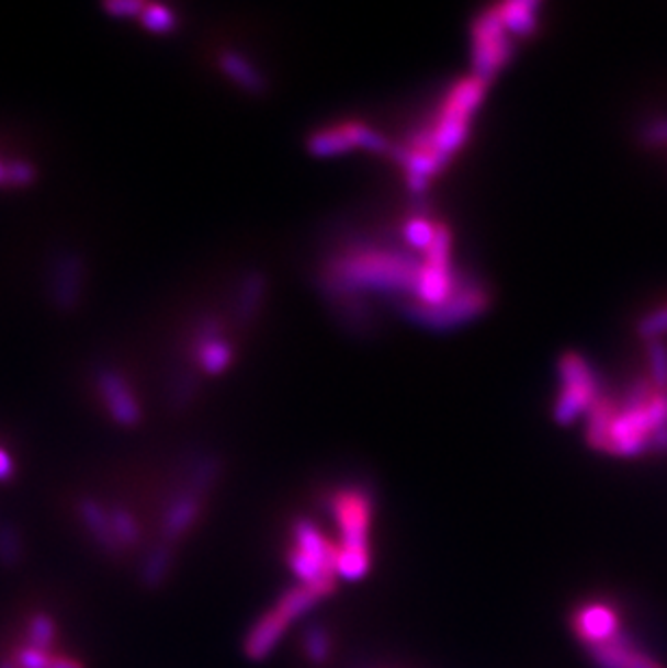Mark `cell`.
<instances>
[{
  "mask_svg": "<svg viewBox=\"0 0 667 668\" xmlns=\"http://www.w3.org/2000/svg\"><path fill=\"white\" fill-rule=\"evenodd\" d=\"M486 89L488 82L477 76L460 80L442 100L436 122L415 137L408 148L395 151L415 189H420L427 178L438 173L462 148L471 131V117L482 104Z\"/></svg>",
  "mask_w": 667,
  "mask_h": 668,
  "instance_id": "6da1fadb",
  "label": "cell"
},
{
  "mask_svg": "<svg viewBox=\"0 0 667 668\" xmlns=\"http://www.w3.org/2000/svg\"><path fill=\"white\" fill-rule=\"evenodd\" d=\"M332 513L340 530L336 574L347 580H360L371 567V500L362 489H340L332 498Z\"/></svg>",
  "mask_w": 667,
  "mask_h": 668,
  "instance_id": "7a4b0ae2",
  "label": "cell"
},
{
  "mask_svg": "<svg viewBox=\"0 0 667 668\" xmlns=\"http://www.w3.org/2000/svg\"><path fill=\"white\" fill-rule=\"evenodd\" d=\"M289 563L302 582H328L338 576V545L313 521L299 520L293 525V545Z\"/></svg>",
  "mask_w": 667,
  "mask_h": 668,
  "instance_id": "3957f363",
  "label": "cell"
},
{
  "mask_svg": "<svg viewBox=\"0 0 667 668\" xmlns=\"http://www.w3.org/2000/svg\"><path fill=\"white\" fill-rule=\"evenodd\" d=\"M559 394H557V403L553 409L555 422L557 424H573L577 422L581 416H587L589 409L598 403L600 398V387H598V378L596 372L587 364V360L577 355V353H568L562 358L559 366Z\"/></svg>",
  "mask_w": 667,
  "mask_h": 668,
  "instance_id": "277c9868",
  "label": "cell"
},
{
  "mask_svg": "<svg viewBox=\"0 0 667 668\" xmlns=\"http://www.w3.org/2000/svg\"><path fill=\"white\" fill-rule=\"evenodd\" d=\"M513 37L507 33L502 22L493 9H488L484 15L475 18L473 22V76L482 80H490L493 76L500 72L511 53H513Z\"/></svg>",
  "mask_w": 667,
  "mask_h": 668,
  "instance_id": "5b68a950",
  "label": "cell"
},
{
  "mask_svg": "<svg viewBox=\"0 0 667 668\" xmlns=\"http://www.w3.org/2000/svg\"><path fill=\"white\" fill-rule=\"evenodd\" d=\"M83 256L77 251H59L48 271V295L59 312H75L81 303L84 288Z\"/></svg>",
  "mask_w": 667,
  "mask_h": 668,
  "instance_id": "8992f818",
  "label": "cell"
},
{
  "mask_svg": "<svg viewBox=\"0 0 667 668\" xmlns=\"http://www.w3.org/2000/svg\"><path fill=\"white\" fill-rule=\"evenodd\" d=\"M95 387L100 394V400L111 416V420L124 429H133L142 422V405L131 389L128 381L120 372L104 369L95 374Z\"/></svg>",
  "mask_w": 667,
  "mask_h": 668,
  "instance_id": "52a82bcc",
  "label": "cell"
},
{
  "mask_svg": "<svg viewBox=\"0 0 667 668\" xmlns=\"http://www.w3.org/2000/svg\"><path fill=\"white\" fill-rule=\"evenodd\" d=\"M373 149V151H386L388 144L384 137L373 133L369 126L351 122V124H340L332 128H324L310 137V149L317 156H330L340 154L347 149L358 148Z\"/></svg>",
  "mask_w": 667,
  "mask_h": 668,
  "instance_id": "ba28073f",
  "label": "cell"
},
{
  "mask_svg": "<svg viewBox=\"0 0 667 668\" xmlns=\"http://www.w3.org/2000/svg\"><path fill=\"white\" fill-rule=\"evenodd\" d=\"M573 630L587 647L602 645L622 632L615 608L604 601H589L579 605L573 614Z\"/></svg>",
  "mask_w": 667,
  "mask_h": 668,
  "instance_id": "9c48e42d",
  "label": "cell"
},
{
  "mask_svg": "<svg viewBox=\"0 0 667 668\" xmlns=\"http://www.w3.org/2000/svg\"><path fill=\"white\" fill-rule=\"evenodd\" d=\"M77 516L87 536L102 554H106L109 558H120L124 554V547L120 545L111 528L109 507H104L100 500L91 496H84L77 502Z\"/></svg>",
  "mask_w": 667,
  "mask_h": 668,
  "instance_id": "30bf717a",
  "label": "cell"
},
{
  "mask_svg": "<svg viewBox=\"0 0 667 668\" xmlns=\"http://www.w3.org/2000/svg\"><path fill=\"white\" fill-rule=\"evenodd\" d=\"M589 658L598 668H664L655 658L644 654L629 634L620 632L611 641L587 647Z\"/></svg>",
  "mask_w": 667,
  "mask_h": 668,
  "instance_id": "8fae6325",
  "label": "cell"
},
{
  "mask_svg": "<svg viewBox=\"0 0 667 668\" xmlns=\"http://www.w3.org/2000/svg\"><path fill=\"white\" fill-rule=\"evenodd\" d=\"M202 485H193V489L182 491L169 507H167L166 516H163V541L166 545L180 541L197 520L200 513V505H202Z\"/></svg>",
  "mask_w": 667,
  "mask_h": 668,
  "instance_id": "7c38bea8",
  "label": "cell"
},
{
  "mask_svg": "<svg viewBox=\"0 0 667 668\" xmlns=\"http://www.w3.org/2000/svg\"><path fill=\"white\" fill-rule=\"evenodd\" d=\"M332 580L328 582H299L297 587L289 589L286 593L278 599L273 610L291 625L295 619L304 616L308 610H313L319 601L334 593Z\"/></svg>",
  "mask_w": 667,
  "mask_h": 668,
  "instance_id": "4fadbf2b",
  "label": "cell"
},
{
  "mask_svg": "<svg viewBox=\"0 0 667 668\" xmlns=\"http://www.w3.org/2000/svg\"><path fill=\"white\" fill-rule=\"evenodd\" d=\"M286 627H289V623L271 608L251 627L250 634L246 638V654L250 656L251 660L267 658L275 649L278 641L284 636Z\"/></svg>",
  "mask_w": 667,
  "mask_h": 668,
  "instance_id": "5bb4252c",
  "label": "cell"
},
{
  "mask_svg": "<svg viewBox=\"0 0 667 668\" xmlns=\"http://www.w3.org/2000/svg\"><path fill=\"white\" fill-rule=\"evenodd\" d=\"M502 26L511 37H529L540 26V2L520 0V2H505L495 7Z\"/></svg>",
  "mask_w": 667,
  "mask_h": 668,
  "instance_id": "9a60e30c",
  "label": "cell"
},
{
  "mask_svg": "<svg viewBox=\"0 0 667 668\" xmlns=\"http://www.w3.org/2000/svg\"><path fill=\"white\" fill-rule=\"evenodd\" d=\"M26 556V543L18 523L0 520V569L15 571Z\"/></svg>",
  "mask_w": 667,
  "mask_h": 668,
  "instance_id": "2e32d148",
  "label": "cell"
},
{
  "mask_svg": "<svg viewBox=\"0 0 667 668\" xmlns=\"http://www.w3.org/2000/svg\"><path fill=\"white\" fill-rule=\"evenodd\" d=\"M57 638H59V625L48 612L31 614L24 630V645L53 654Z\"/></svg>",
  "mask_w": 667,
  "mask_h": 668,
  "instance_id": "e0dca14e",
  "label": "cell"
},
{
  "mask_svg": "<svg viewBox=\"0 0 667 668\" xmlns=\"http://www.w3.org/2000/svg\"><path fill=\"white\" fill-rule=\"evenodd\" d=\"M109 520L115 539L126 550H135L142 543V525L139 520L124 507H109Z\"/></svg>",
  "mask_w": 667,
  "mask_h": 668,
  "instance_id": "ac0fdd59",
  "label": "cell"
},
{
  "mask_svg": "<svg viewBox=\"0 0 667 668\" xmlns=\"http://www.w3.org/2000/svg\"><path fill=\"white\" fill-rule=\"evenodd\" d=\"M219 66L226 75L230 76L235 82H239L241 87H246L250 91H262V84H264L262 76L258 75L256 68L241 55L230 50L219 59Z\"/></svg>",
  "mask_w": 667,
  "mask_h": 668,
  "instance_id": "d6986e66",
  "label": "cell"
},
{
  "mask_svg": "<svg viewBox=\"0 0 667 668\" xmlns=\"http://www.w3.org/2000/svg\"><path fill=\"white\" fill-rule=\"evenodd\" d=\"M171 569V550L167 545L155 547L150 554H146L142 565V582L148 589H157L166 582L167 574Z\"/></svg>",
  "mask_w": 667,
  "mask_h": 668,
  "instance_id": "ffe728a7",
  "label": "cell"
},
{
  "mask_svg": "<svg viewBox=\"0 0 667 668\" xmlns=\"http://www.w3.org/2000/svg\"><path fill=\"white\" fill-rule=\"evenodd\" d=\"M233 360V351L224 340L208 338L200 349V364L206 372H222Z\"/></svg>",
  "mask_w": 667,
  "mask_h": 668,
  "instance_id": "44dd1931",
  "label": "cell"
},
{
  "mask_svg": "<svg viewBox=\"0 0 667 668\" xmlns=\"http://www.w3.org/2000/svg\"><path fill=\"white\" fill-rule=\"evenodd\" d=\"M144 29L157 35H166L176 29V15L166 4H144L139 18Z\"/></svg>",
  "mask_w": 667,
  "mask_h": 668,
  "instance_id": "7402d4cb",
  "label": "cell"
},
{
  "mask_svg": "<svg viewBox=\"0 0 667 668\" xmlns=\"http://www.w3.org/2000/svg\"><path fill=\"white\" fill-rule=\"evenodd\" d=\"M37 169L29 160H7L4 162V182L7 189H26L35 184Z\"/></svg>",
  "mask_w": 667,
  "mask_h": 668,
  "instance_id": "603a6c76",
  "label": "cell"
},
{
  "mask_svg": "<svg viewBox=\"0 0 667 668\" xmlns=\"http://www.w3.org/2000/svg\"><path fill=\"white\" fill-rule=\"evenodd\" d=\"M651 381L657 392H667V349L664 342H648Z\"/></svg>",
  "mask_w": 667,
  "mask_h": 668,
  "instance_id": "cb8c5ba5",
  "label": "cell"
},
{
  "mask_svg": "<svg viewBox=\"0 0 667 668\" xmlns=\"http://www.w3.org/2000/svg\"><path fill=\"white\" fill-rule=\"evenodd\" d=\"M304 649L313 663H324V660H328V656L332 652V638L324 627H313L306 632Z\"/></svg>",
  "mask_w": 667,
  "mask_h": 668,
  "instance_id": "d4e9b609",
  "label": "cell"
},
{
  "mask_svg": "<svg viewBox=\"0 0 667 668\" xmlns=\"http://www.w3.org/2000/svg\"><path fill=\"white\" fill-rule=\"evenodd\" d=\"M637 333L646 342H662V338L667 336V305L655 309L648 316H644L637 325Z\"/></svg>",
  "mask_w": 667,
  "mask_h": 668,
  "instance_id": "484cf974",
  "label": "cell"
},
{
  "mask_svg": "<svg viewBox=\"0 0 667 668\" xmlns=\"http://www.w3.org/2000/svg\"><path fill=\"white\" fill-rule=\"evenodd\" d=\"M15 668H50L53 663V654L50 652H42L29 645H22L13 652L11 656Z\"/></svg>",
  "mask_w": 667,
  "mask_h": 668,
  "instance_id": "4316f807",
  "label": "cell"
},
{
  "mask_svg": "<svg viewBox=\"0 0 667 668\" xmlns=\"http://www.w3.org/2000/svg\"><path fill=\"white\" fill-rule=\"evenodd\" d=\"M642 141L651 148H664L667 146V115L651 120L642 131Z\"/></svg>",
  "mask_w": 667,
  "mask_h": 668,
  "instance_id": "83f0119b",
  "label": "cell"
},
{
  "mask_svg": "<svg viewBox=\"0 0 667 668\" xmlns=\"http://www.w3.org/2000/svg\"><path fill=\"white\" fill-rule=\"evenodd\" d=\"M433 234H436V227L431 223L425 222V219H415V222L408 223V227H406L408 240L420 249H427L431 245Z\"/></svg>",
  "mask_w": 667,
  "mask_h": 668,
  "instance_id": "f1b7e54d",
  "label": "cell"
},
{
  "mask_svg": "<svg viewBox=\"0 0 667 668\" xmlns=\"http://www.w3.org/2000/svg\"><path fill=\"white\" fill-rule=\"evenodd\" d=\"M146 2H137V0H113V2H104V11L117 20L124 18H139L142 9Z\"/></svg>",
  "mask_w": 667,
  "mask_h": 668,
  "instance_id": "f546056e",
  "label": "cell"
},
{
  "mask_svg": "<svg viewBox=\"0 0 667 668\" xmlns=\"http://www.w3.org/2000/svg\"><path fill=\"white\" fill-rule=\"evenodd\" d=\"M15 474V463L11 454L0 445V483H9Z\"/></svg>",
  "mask_w": 667,
  "mask_h": 668,
  "instance_id": "4dcf8cb0",
  "label": "cell"
},
{
  "mask_svg": "<svg viewBox=\"0 0 667 668\" xmlns=\"http://www.w3.org/2000/svg\"><path fill=\"white\" fill-rule=\"evenodd\" d=\"M50 668H84L83 663H79L77 658H68V656H53Z\"/></svg>",
  "mask_w": 667,
  "mask_h": 668,
  "instance_id": "1f68e13d",
  "label": "cell"
},
{
  "mask_svg": "<svg viewBox=\"0 0 667 668\" xmlns=\"http://www.w3.org/2000/svg\"><path fill=\"white\" fill-rule=\"evenodd\" d=\"M0 189H7V182H4V162L0 160Z\"/></svg>",
  "mask_w": 667,
  "mask_h": 668,
  "instance_id": "d6a6232c",
  "label": "cell"
},
{
  "mask_svg": "<svg viewBox=\"0 0 667 668\" xmlns=\"http://www.w3.org/2000/svg\"><path fill=\"white\" fill-rule=\"evenodd\" d=\"M0 668H15V665H13V660L9 658V660H0Z\"/></svg>",
  "mask_w": 667,
  "mask_h": 668,
  "instance_id": "836d02e7",
  "label": "cell"
}]
</instances>
